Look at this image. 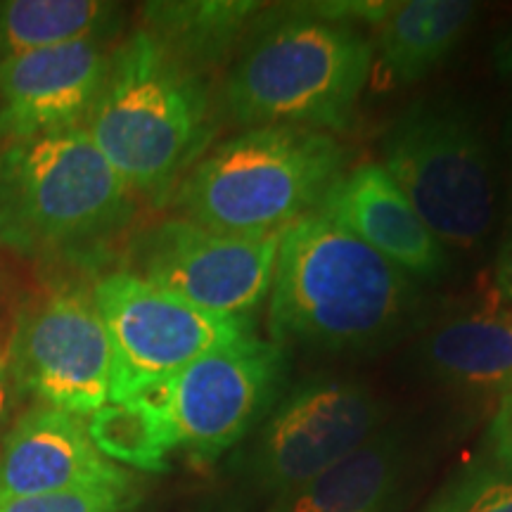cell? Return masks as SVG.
<instances>
[{"instance_id":"obj_1","label":"cell","mask_w":512,"mask_h":512,"mask_svg":"<svg viewBox=\"0 0 512 512\" xmlns=\"http://www.w3.org/2000/svg\"><path fill=\"white\" fill-rule=\"evenodd\" d=\"M420 325L422 285L323 209L283 230L268 292L273 342L366 356Z\"/></svg>"},{"instance_id":"obj_2","label":"cell","mask_w":512,"mask_h":512,"mask_svg":"<svg viewBox=\"0 0 512 512\" xmlns=\"http://www.w3.org/2000/svg\"><path fill=\"white\" fill-rule=\"evenodd\" d=\"M373 38L309 5L261 12L223 79L221 102L242 128L342 133L373 76Z\"/></svg>"},{"instance_id":"obj_3","label":"cell","mask_w":512,"mask_h":512,"mask_svg":"<svg viewBox=\"0 0 512 512\" xmlns=\"http://www.w3.org/2000/svg\"><path fill=\"white\" fill-rule=\"evenodd\" d=\"M83 128L133 195L164 202L207 140V83L138 29L112 50Z\"/></svg>"},{"instance_id":"obj_4","label":"cell","mask_w":512,"mask_h":512,"mask_svg":"<svg viewBox=\"0 0 512 512\" xmlns=\"http://www.w3.org/2000/svg\"><path fill=\"white\" fill-rule=\"evenodd\" d=\"M349 152L335 133L254 126L223 140L185 174L181 219L211 233L266 238L323 204L347 174Z\"/></svg>"},{"instance_id":"obj_5","label":"cell","mask_w":512,"mask_h":512,"mask_svg":"<svg viewBox=\"0 0 512 512\" xmlns=\"http://www.w3.org/2000/svg\"><path fill=\"white\" fill-rule=\"evenodd\" d=\"M380 166L448 254H477L498 221V164L479 112L456 95H427L399 112Z\"/></svg>"},{"instance_id":"obj_6","label":"cell","mask_w":512,"mask_h":512,"mask_svg":"<svg viewBox=\"0 0 512 512\" xmlns=\"http://www.w3.org/2000/svg\"><path fill=\"white\" fill-rule=\"evenodd\" d=\"M133 192L83 126L0 150V245L38 256L124 226Z\"/></svg>"},{"instance_id":"obj_7","label":"cell","mask_w":512,"mask_h":512,"mask_svg":"<svg viewBox=\"0 0 512 512\" xmlns=\"http://www.w3.org/2000/svg\"><path fill=\"white\" fill-rule=\"evenodd\" d=\"M287 373L283 344L247 332L145 394L164 411L178 448L197 463H214L264 422L285 394Z\"/></svg>"},{"instance_id":"obj_8","label":"cell","mask_w":512,"mask_h":512,"mask_svg":"<svg viewBox=\"0 0 512 512\" xmlns=\"http://www.w3.org/2000/svg\"><path fill=\"white\" fill-rule=\"evenodd\" d=\"M382 425V403L354 377L318 375L280 396L247 448L252 494L278 501L366 444Z\"/></svg>"},{"instance_id":"obj_9","label":"cell","mask_w":512,"mask_h":512,"mask_svg":"<svg viewBox=\"0 0 512 512\" xmlns=\"http://www.w3.org/2000/svg\"><path fill=\"white\" fill-rule=\"evenodd\" d=\"M93 299L112 344L110 401L150 392L207 351L252 332V318L214 316L133 271L105 275Z\"/></svg>"},{"instance_id":"obj_10","label":"cell","mask_w":512,"mask_h":512,"mask_svg":"<svg viewBox=\"0 0 512 512\" xmlns=\"http://www.w3.org/2000/svg\"><path fill=\"white\" fill-rule=\"evenodd\" d=\"M280 238H235L169 219L140 235L133 273L214 316L249 318L271 292Z\"/></svg>"},{"instance_id":"obj_11","label":"cell","mask_w":512,"mask_h":512,"mask_svg":"<svg viewBox=\"0 0 512 512\" xmlns=\"http://www.w3.org/2000/svg\"><path fill=\"white\" fill-rule=\"evenodd\" d=\"M10 358L19 387L43 406L81 418L110 401L112 344L93 294L62 290L24 313Z\"/></svg>"},{"instance_id":"obj_12","label":"cell","mask_w":512,"mask_h":512,"mask_svg":"<svg viewBox=\"0 0 512 512\" xmlns=\"http://www.w3.org/2000/svg\"><path fill=\"white\" fill-rule=\"evenodd\" d=\"M102 38L0 57V140L83 126L110 64Z\"/></svg>"},{"instance_id":"obj_13","label":"cell","mask_w":512,"mask_h":512,"mask_svg":"<svg viewBox=\"0 0 512 512\" xmlns=\"http://www.w3.org/2000/svg\"><path fill=\"white\" fill-rule=\"evenodd\" d=\"M411 361L441 387L512 399V304L494 290L441 313L420 325Z\"/></svg>"},{"instance_id":"obj_14","label":"cell","mask_w":512,"mask_h":512,"mask_svg":"<svg viewBox=\"0 0 512 512\" xmlns=\"http://www.w3.org/2000/svg\"><path fill=\"white\" fill-rule=\"evenodd\" d=\"M318 209L418 285L441 283L451 271V254L380 164L366 162L349 169Z\"/></svg>"},{"instance_id":"obj_15","label":"cell","mask_w":512,"mask_h":512,"mask_svg":"<svg viewBox=\"0 0 512 512\" xmlns=\"http://www.w3.org/2000/svg\"><path fill=\"white\" fill-rule=\"evenodd\" d=\"M102 484H133V477L100 456L79 415L38 406L0 446V501Z\"/></svg>"},{"instance_id":"obj_16","label":"cell","mask_w":512,"mask_h":512,"mask_svg":"<svg viewBox=\"0 0 512 512\" xmlns=\"http://www.w3.org/2000/svg\"><path fill=\"white\" fill-rule=\"evenodd\" d=\"M408 467L411 456L403 434L380 427L347 458L273 501L268 512H392Z\"/></svg>"},{"instance_id":"obj_17","label":"cell","mask_w":512,"mask_h":512,"mask_svg":"<svg viewBox=\"0 0 512 512\" xmlns=\"http://www.w3.org/2000/svg\"><path fill=\"white\" fill-rule=\"evenodd\" d=\"M477 3L465 0H406L392 3L373 27V72L389 86L427 79L460 46Z\"/></svg>"},{"instance_id":"obj_18","label":"cell","mask_w":512,"mask_h":512,"mask_svg":"<svg viewBox=\"0 0 512 512\" xmlns=\"http://www.w3.org/2000/svg\"><path fill=\"white\" fill-rule=\"evenodd\" d=\"M259 3L238 0H188V3L143 5L145 31L176 57L202 72L216 64L238 41H245Z\"/></svg>"},{"instance_id":"obj_19","label":"cell","mask_w":512,"mask_h":512,"mask_svg":"<svg viewBox=\"0 0 512 512\" xmlns=\"http://www.w3.org/2000/svg\"><path fill=\"white\" fill-rule=\"evenodd\" d=\"M114 15L117 5L98 0H3L0 57L98 41Z\"/></svg>"},{"instance_id":"obj_20","label":"cell","mask_w":512,"mask_h":512,"mask_svg":"<svg viewBox=\"0 0 512 512\" xmlns=\"http://www.w3.org/2000/svg\"><path fill=\"white\" fill-rule=\"evenodd\" d=\"M86 432L100 456L110 463L145 472L166 470L171 451L178 448L164 411L147 394L128 401H107L88 415Z\"/></svg>"},{"instance_id":"obj_21","label":"cell","mask_w":512,"mask_h":512,"mask_svg":"<svg viewBox=\"0 0 512 512\" xmlns=\"http://www.w3.org/2000/svg\"><path fill=\"white\" fill-rule=\"evenodd\" d=\"M422 512H512V456L467 467Z\"/></svg>"},{"instance_id":"obj_22","label":"cell","mask_w":512,"mask_h":512,"mask_svg":"<svg viewBox=\"0 0 512 512\" xmlns=\"http://www.w3.org/2000/svg\"><path fill=\"white\" fill-rule=\"evenodd\" d=\"M136 482L102 484L57 494L0 501V512H126L136 503Z\"/></svg>"},{"instance_id":"obj_23","label":"cell","mask_w":512,"mask_h":512,"mask_svg":"<svg viewBox=\"0 0 512 512\" xmlns=\"http://www.w3.org/2000/svg\"><path fill=\"white\" fill-rule=\"evenodd\" d=\"M494 290L501 294L505 302L512 304V174H510V192L508 207H505V223L501 242H498L496 264H494Z\"/></svg>"},{"instance_id":"obj_24","label":"cell","mask_w":512,"mask_h":512,"mask_svg":"<svg viewBox=\"0 0 512 512\" xmlns=\"http://www.w3.org/2000/svg\"><path fill=\"white\" fill-rule=\"evenodd\" d=\"M496 67L505 79L512 83V27L505 31V36L496 46Z\"/></svg>"},{"instance_id":"obj_25","label":"cell","mask_w":512,"mask_h":512,"mask_svg":"<svg viewBox=\"0 0 512 512\" xmlns=\"http://www.w3.org/2000/svg\"><path fill=\"white\" fill-rule=\"evenodd\" d=\"M8 408H10V389H8V382H5V377L0 375V422H3Z\"/></svg>"},{"instance_id":"obj_26","label":"cell","mask_w":512,"mask_h":512,"mask_svg":"<svg viewBox=\"0 0 512 512\" xmlns=\"http://www.w3.org/2000/svg\"><path fill=\"white\" fill-rule=\"evenodd\" d=\"M508 401L512 403V399H508ZM498 448H501V451H505V453H512V418L508 420V425H505V430L501 432V441H498Z\"/></svg>"}]
</instances>
